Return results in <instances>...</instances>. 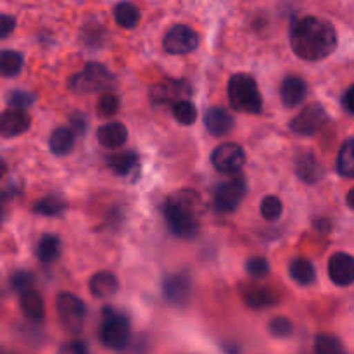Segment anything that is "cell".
<instances>
[{
	"label": "cell",
	"mask_w": 354,
	"mask_h": 354,
	"mask_svg": "<svg viewBox=\"0 0 354 354\" xmlns=\"http://www.w3.org/2000/svg\"><path fill=\"white\" fill-rule=\"evenodd\" d=\"M289 38L294 54L311 62L328 57L337 47L334 24L317 16H304L294 21Z\"/></svg>",
	"instance_id": "1"
},
{
	"label": "cell",
	"mask_w": 354,
	"mask_h": 354,
	"mask_svg": "<svg viewBox=\"0 0 354 354\" xmlns=\"http://www.w3.org/2000/svg\"><path fill=\"white\" fill-rule=\"evenodd\" d=\"M201 199L196 192H180L165 204V218L169 232L175 237L192 239L199 232Z\"/></svg>",
	"instance_id": "2"
},
{
	"label": "cell",
	"mask_w": 354,
	"mask_h": 354,
	"mask_svg": "<svg viewBox=\"0 0 354 354\" xmlns=\"http://www.w3.org/2000/svg\"><path fill=\"white\" fill-rule=\"evenodd\" d=\"M228 100L234 111L244 114H259L263 109V97L252 76L237 73L228 82Z\"/></svg>",
	"instance_id": "3"
},
{
	"label": "cell",
	"mask_w": 354,
	"mask_h": 354,
	"mask_svg": "<svg viewBox=\"0 0 354 354\" xmlns=\"http://www.w3.org/2000/svg\"><path fill=\"white\" fill-rule=\"evenodd\" d=\"M131 327L127 315L106 308L102 313V324L99 328V339L104 348L113 351H123L130 344Z\"/></svg>",
	"instance_id": "4"
},
{
	"label": "cell",
	"mask_w": 354,
	"mask_h": 354,
	"mask_svg": "<svg viewBox=\"0 0 354 354\" xmlns=\"http://www.w3.org/2000/svg\"><path fill=\"white\" fill-rule=\"evenodd\" d=\"M114 76L111 75L106 66L99 62H88L85 68L69 80V88L78 93H95L111 88Z\"/></svg>",
	"instance_id": "5"
},
{
	"label": "cell",
	"mask_w": 354,
	"mask_h": 354,
	"mask_svg": "<svg viewBox=\"0 0 354 354\" xmlns=\"http://www.w3.org/2000/svg\"><path fill=\"white\" fill-rule=\"evenodd\" d=\"M55 308H57V315L61 324L64 328L71 334H78L83 328L86 317V306L78 296L69 292H61L55 301Z\"/></svg>",
	"instance_id": "6"
},
{
	"label": "cell",
	"mask_w": 354,
	"mask_h": 354,
	"mask_svg": "<svg viewBox=\"0 0 354 354\" xmlns=\"http://www.w3.org/2000/svg\"><path fill=\"white\" fill-rule=\"evenodd\" d=\"M245 192H248V183H245L244 176L239 173V175L225 180L216 187V190H214V207L221 213H232V211L241 206Z\"/></svg>",
	"instance_id": "7"
},
{
	"label": "cell",
	"mask_w": 354,
	"mask_h": 354,
	"mask_svg": "<svg viewBox=\"0 0 354 354\" xmlns=\"http://www.w3.org/2000/svg\"><path fill=\"white\" fill-rule=\"evenodd\" d=\"M244 162V149L234 142H225V144L218 145L211 154V165L214 166L218 173H223V175H239Z\"/></svg>",
	"instance_id": "8"
},
{
	"label": "cell",
	"mask_w": 354,
	"mask_h": 354,
	"mask_svg": "<svg viewBox=\"0 0 354 354\" xmlns=\"http://www.w3.org/2000/svg\"><path fill=\"white\" fill-rule=\"evenodd\" d=\"M327 121L328 116L325 113L324 106L313 102L304 106V109L290 120V130L297 135L311 137V135H317L327 124Z\"/></svg>",
	"instance_id": "9"
},
{
	"label": "cell",
	"mask_w": 354,
	"mask_h": 354,
	"mask_svg": "<svg viewBox=\"0 0 354 354\" xmlns=\"http://www.w3.org/2000/svg\"><path fill=\"white\" fill-rule=\"evenodd\" d=\"M197 45H199V35L187 24H175L166 31L162 38V47L168 54L173 55L189 54L196 50Z\"/></svg>",
	"instance_id": "10"
},
{
	"label": "cell",
	"mask_w": 354,
	"mask_h": 354,
	"mask_svg": "<svg viewBox=\"0 0 354 354\" xmlns=\"http://www.w3.org/2000/svg\"><path fill=\"white\" fill-rule=\"evenodd\" d=\"M162 294L169 304L176 308H185L192 297V280L183 273L166 277L162 282Z\"/></svg>",
	"instance_id": "11"
},
{
	"label": "cell",
	"mask_w": 354,
	"mask_h": 354,
	"mask_svg": "<svg viewBox=\"0 0 354 354\" xmlns=\"http://www.w3.org/2000/svg\"><path fill=\"white\" fill-rule=\"evenodd\" d=\"M190 95V85L180 80H166L152 86L151 99L154 104H178Z\"/></svg>",
	"instance_id": "12"
},
{
	"label": "cell",
	"mask_w": 354,
	"mask_h": 354,
	"mask_svg": "<svg viewBox=\"0 0 354 354\" xmlns=\"http://www.w3.org/2000/svg\"><path fill=\"white\" fill-rule=\"evenodd\" d=\"M328 277L339 287L354 283V258L348 252H335L328 259Z\"/></svg>",
	"instance_id": "13"
},
{
	"label": "cell",
	"mask_w": 354,
	"mask_h": 354,
	"mask_svg": "<svg viewBox=\"0 0 354 354\" xmlns=\"http://www.w3.org/2000/svg\"><path fill=\"white\" fill-rule=\"evenodd\" d=\"M31 116L26 111L6 109L0 118V133L3 138L19 137L24 131L30 130Z\"/></svg>",
	"instance_id": "14"
},
{
	"label": "cell",
	"mask_w": 354,
	"mask_h": 354,
	"mask_svg": "<svg viewBox=\"0 0 354 354\" xmlns=\"http://www.w3.org/2000/svg\"><path fill=\"white\" fill-rule=\"evenodd\" d=\"M280 100L286 107H296L306 99L308 95V83L304 82L301 76H287L282 83H280Z\"/></svg>",
	"instance_id": "15"
},
{
	"label": "cell",
	"mask_w": 354,
	"mask_h": 354,
	"mask_svg": "<svg viewBox=\"0 0 354 354\" xmlns=\"http://www.w3.org/2000/svg\"><path fill=\"white\" fill-rule=\"evenodd\" d=\"M235 120L223 107H211L204 114V127L213 137H225L234 130Z\"/></svg>",
	"instance_id": "16"
},
{
	"label": "cell",
	"mask_w": 354,
	"mask_h": 354,
	"mask_svg": "<svg viewBox=\"0 0 354 354\" xmlns=\"http://www.w3.org/2000/svg\"><path fill=\"white\" fill-rule=\"evenodd\" d=\"M97 140L104 149H120L128 140V130L120 121H111L97 130Z\"/></svg>",
	"instance_id": "17"
},
{
	"label": "cell",
	"mask_w": 354,
	"mask_h": 354,
	"mask_svg": "<svg viewBox=\"0 0 354 354\" xmlns=\"http://www.w3.org/2000/svg\"><path fill=\"white\" fill-rule=\"evenodd\" d=\"M90 294L97 299H109L120 289V283L114 273L111 272H97L88 282Z\"/></svg>",
	"instance_id": "18"
},
{
	"label": "cell",
	"mask_w": 354,
	"mask_h": 354,
	"mask_svg": "<svg viewBox=\"0 0 354 354\" xmlns=\"http://www.w3.org/2000/svg\"><path fill=\"white\" fill-rule=\"evenodd\" d=\"M296 175L304 183H317L324 176V166L311 152H304L296 161Z\"/></svg>",
	"instance_id": "19"
},
{
	"label": "cell",
	"mask_w": 354,
	"mask_h": 354,
	"mask_svg": "<svg viewBox=\"0 0 354 354\" xmlns=\"http://www.w3.org/2000/svg\"><path fill=\"white\" fill-rule=\"evenodd\" d=\"M19 306L24 317L30 322L40 324L45 318V303L44 297L37 292V290L30 289L26 292L19 294Z\"/></svg>",
	"instance_id": "20"
},
{
	"label": "cell",
	"mask_w": 354,
	"mask_h": 354,
	"mask_svg": "<svg viewBox=\"0 0 354 354\" xmlns=\"http://www.w3.org/2000/svg\"><path fill=\"white\" fill-rule=\"evenodd\" d=\"M244 299L248 303L249 308L252 310H265V308L275 306L279 297L273 290L266 289V287H258V286H249L244 290Z\"/></svg>",
	"instance_id": "21"
},
{
	"label": "cell",
	"mask_w": 354,
	"mask_h": 354,
	"mask_svg": "<svg viewBox=\"0 0 354 354\" xmlns=\"http://www.w3.org/2000/svg\"><path fill=\"white\" fill-rule=\"evenodd\" d=\"M289 275L294 282H297L303 287L311 286L317 280V272H315L313 263L306 258L292 259L289 265Z\"/></svg>",
	"instance_id": "22"
},
{
	"label": "cell",
	"mask_w": 354,
	"mask_h": 354,
	"mask_svg": "<svg viewBox=\"0 0 354 354\" xmlns=\"http://www.w3.org/2000/svg\"><path fill=\"white\" fill-rule=\"evenodd\" d=\"M61 239L54 234H47L38 241L37 244V256L41 263L50 265V263L57 261L61 256Z\"/></svg>",
	"instance_id": "23"
},
{
	"label": "cell",
	"mask_w": 354,
	"mask_h": 354,
	"mask_svg": "<svg viewBox=\"0 0 354 354\" xmlns=\"http://www.w3.org/2000/svg\"><path fill=\"white\" fill-rule=\"evenodd\" d=\"M48 147L55 156H66L75 147V133L69 128H55L48 138Z\"/></svg>",
	"instance_id": "24"
},
{
	"label": "cell",
	"mask_w": 354,
	"mask_h": 354,
	"mask_svg": "<svg viewBox=\"0 0 354 354\" xmlns=\"http://www.w3.org/2000/svg\"><path fill=\"white\" fill-rule=\"evenodd\" d=\"M114 21L118 26L124 28V30H131L137 26L138 19H140V10L135 3L131 2H120L114 7Z\"/></svg>",
	"instance_id": "25"
},
{
	"label": "cell",
	"mask_w": 354,
	"mask_h": 354,
	"mask_svg": "<svg viewBox=\"0 0 354 354\" xmlns=\"http://www.w3.org/2000/svg\"><path fill=\"white\" fill-rule=\"evenodd\" d=\"M24 59L19 52L16 50H2L0 52V71L6 78H12V76L19 75L23 69Z\"/></svg>",
	"instance_id": "26"
},
{
	"label": "cell",
	"mask_w": 354,
	"mask_h": 354,
	"mask_svg": "<svg viewBox=\"0 0 354 354\" xmlns=\"http://www.w3.org/2000/svg\"><path fill=\"white\" fill-rule=\"evenodd\" d=\"M337 171L346 178H354V138L342 144L337 156Z\"/></svg>",
	"instance_id": "27"
},
{
	"label": "cell",
	"mask_w": 354,
	"mask_h": 354,
	"mask_svg": "<svg viewBox=\"0 0 354 354\" xmlns=\"http://www.w3.org/2000/svg\"><path fill=\"white\" fill-rule=\"evenodd\" d=\"M138 156L131 151L116 152L109 158V166L116 175H128L137 166Z\"/></svg>",
	"instance_id": "28"
},
{
	"label": "cell",
	"mask_w": 354,
	"mask_h": 354,
	"mask_svg": "<svg viewBox=\"0 0 354 354\" xmlns=\"http://www.w3.org/2000/svg\"><path fill=\"white\" fill-rule=\"evenodd\" d=\"M66 207H68L66 201L61 196L52 194V196H47L41 201H38V203H35L33 211L38 214H44V216H57Z\"/></svg>",
	"instance_id": "29"
},
{
	"label": "cell",
	"mask_w": 354,
	"mask_h": 354,
	"mask_svg": "<svg viewBox=\"0 0 354 354\" xmlns=\"http://www.w3.org/2000/svg\"><path fill=\"white\" fill-rule=\"evenodd\" d=\"M315 353L317 354H346L344 346L334 335L322 334L315 339Z\"/></svg>",
	"instance_id": "30"
},
{
	"label": "cell",
	"mask_w": 354,
	"mask_h": 354,
	"mask_svg": "<svg viewBox=\"0 0 354 354\" xmlns=\"http://www.w3.org/2000/svg\"><path fill=\"white\" fill-rule=\"evenodd\" d=\"M97 111H99V116L102 118L116 116L120 111V97L113 92L102 93L97 100Z\"/></svg>",
	"instance_id": "31"
},
{
	"label": "cell",
	"mask_w": 354,
	"mask_h": 354,
	"mask_svg": "<svg viewBox=\"0 0 354 354\" xmlns=\"http://www.w3.org/2000/svg\"><path fill=\"white\" fill-rule=\"evenodd\" d=\"M259 211H261V216L265 218L266 221H275L282 216L283 204L277 196H266L265 199L261 201Z\"/></svg>",
	"instance_id": "32"
},
{
	"label": "cell",
	"mask_w": 354,
	"mask_h": 354,
	"mask_svg": "<svg viewBox=\"0 0 354 354\" xmlns=\"http://www.w3.org/2000/svg\"><path fill=\"white\" fill-rule=\"evenodd\" d=\"M173 116H175V120L178 123L189 127V124H192L197 120V109L189 100H182V102L173 106Z\"/></svg>",
	"instance_id": "33"
},
{
	"label": "cell",
	"mask_w": 354,
	"mask_h": 354,
	"mask_svg": "<svg viewBox=\"0 0 354 354\" xmlns=\"http://www.w3.org/2000/svg\"><path fill=\"white\" fill-rule=\"evenodd\" d=\"M268 330H270V334L273 335V337L287 339V337H290V335H292L294 325H292V322L289 320V318L275 317V318H272V320H270Z\"/></svg>",
	"instance_id": "34"
},
{
	"label": "cell",
	"mask_w": 354,
	"mask_h": 354,
	"mask_svg": "<svg viewBox=\"0 0 354 354\" xmlns=\"http://www.w3.org/2000/svg\"><path fill=\"white\" fill-rule=\"evenodd\" d=\"M35 102L33 93L26 92V90H14L7 97V104H9V109H19L24 111Z\"/></svg>",
	"instance_id": "35"
},
{
	"label": "cell",
	"mask_w": 354,
	"mask_h": 354,
	"mask_svg": "<svg viewBox=\"0 0 354 354\" xmlns=\"http://www.w3.org/2000/svg\"><path fill=\"white\" fill-rule=\"evenodd\" d=\"M245 272L252 279H265L270 273V263L265 258H251L245 263Z\"/></svg>",
	"instance_id": "36"
},
{
	"label": "cell",
	"mask_w": 354,
	"mask_h": 354,
	"mask_svg": "<svg viewBox=\"0 0 354 354\" xmlns=\"http://www.w3.org/2000/svg\"><path fill=\"white\" fill-rule=\"evenodd\" d=\"M31 283H33V277H31V273L24 272V270L14 272L12 275H10V287H12V290H16V292H26V290L31 289Z\"/></svg>",
	"instance_id": "37"
},
{
	"label": "cell",
	"mask_w": 354,
	"mask_h": 354,
	"mask_svg": "<svg viewBox=\"0 0 354 354\" xmlns=\"http://www.w3.org/2000/svg\"><path fill=\"white\" fill-rule=\"evenodd\" d=\"M57 354H88V348L82 341H69L59 348Z\"/></svg>",
	"instance_id": "38"
},
{
	"label": "cell",
	"mask_w": 354,
	"mask_h": 354,
	"mask_svg": "<svg viewBox=\"0 0 354 354\" xmlns=\"http://www.w3.org/2000/svg\"><path fill=\"white\" fill-rule=\"evenodd\" d=\"M69 130L75 135H83L86 131V121L83 118V114L75 113L71 118H69Z\"/></svg>",
	"instance_id": "39"
},
{
	"label": "cell",
	"mask_w": 354,
	"mask_h": 354,
	"mask_svg": "<svg viewBox=\"0 0 354 354\" xmlns=\"http://www.w3.org/2000/svg\"><path fill=\"white\" fill-rule=\"evenodd\" d=\"M14 26H16V19L12 16H9V14H2L0 16V37H9L14 31Z\"/></svg>",
	"instance_id": "40"
},
{
	"label": "cell",
	"mask_w": 354,
	"mask_h": 354,
	"mask_svg": "<svg viewBox=\"0 0 354 354\" xmlns=\"http://www.w3.org/2000/svg\"><path fill=\"white\" fill-rule=\"evenodd\" d=\"M342 106H344L349 113L354 114V85L349 86L348 92L342 97Z\"/></svg>",
	"instance_id": "41"
},
{
	"label": "cell",
	"mask_w": 354,
	"mask_h": 354,
	"mask_svg": "<svg viewBox=\"0 0 354 354\" xmlns=\"http://www.w3.org/2000/svg\"><path fill=\"white\" fill-rule=\"evenodd\" d=\"M346 203H348V206L351 207V209H354V187L351 190H349L348 197H346Z\"/></svg>",
	"instance_id": "42"
}]
</instances>
